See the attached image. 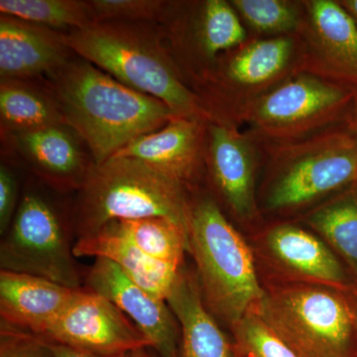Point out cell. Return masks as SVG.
Listing matches in <instances>:
<instances>
[{
	"instance_id": "d4e9b609",
	"label": "cell",
	"mask_w": 357,
	"mask_h": 357,
	"mask_svg": "<svg viewBox=\"0 0 357 357\" xmlns=\"http://www.w3.org/2000/svg\"><path fill=\"white\" fill-rule=\"evenodd\" d=\"M0 14L60 32L96 22L89 0H1Z\"/></svg>"
},
{
	"instance_id": "2e32d148",
	"label": "cell",
	"mask_w": 357,
	"mask_h": 357,
	"mask_svg": "<svg viewBox=\"0 0 357 357\" xmlns=\"http://www.w3.org/2000/svg\"><path fill=\"white\" fill-rule=\"evenodd\" d=\"M264 246L279 270L294 283L349 291L354 280L344 263L317 234L293 225H276L267 232Z\"/></svg>"
},
{
	"instance_id": "3957f363",
	"label": "cell",
	"mask_w": 357,
	"mask_h": 357,
	"mask_svg": "<svg viewBox=\"0 0 357 357\" xmlns=\"http://www.w3.org/2000/svg\"><path fill=\"white\" fill-rule=\"evenodd\" d=\"M188 236L204 302L231 328L264 296L252 252L210 197L191 201Z\"/></svg>"
},
{
	"instance_id": "9c48e42d",
	"label": "cell",
	"mask_w": 357,
	"mask_h": 357,
	"mask_svg": "<svg viewBox=\"0 0 357 357\" xmlns=\"http://www.w3.org/2000/svg\"><path fill=\"white\" fill-rule=\"evenodd\" d=\"M0 245L1 270L79 289L81 277L64 222L43 197L26 194Z\"/></svg>"
},
{
	"instance_id": "1f68e13d",
	"label": "cell",
	"mask_w": 357,
	"mask_h": 357,
	"mask_svg": "<svg viewBox=\"0 0 357 357\" xmlns=\"http://www.w3.org/2000/svg\"><path fill=\"white\" fill-rule=\"evenodd\" d=\"M347 128L357 139V95L347 119Z\"/></svg>"
},
{
	"instance_id": "d6986e66",
	"label": "cell",
	"mask_w": 357,
	"mask_h": 357,
	"mask_svg": "<svg viewBox=\"0 0 357 357\" xmlns=\"http://www.w3.org/2000/svg\"><path fill=\"white\" fill-rule=\"evenodd\" d=\"M77 290L34 275L1 270V321L40 335L69 305Z\"/></svg>"
},
{
	"instance_id": "5b68a950",
	"label": "cell",
	"mask_w": 357,
	"mask_h": 357,
	"mask_svg": "<svg viewBox=\"0 0 357 357\" xmlns=\"http://www.w3.org/2000/svg\"><path fill=\"white\" fill-rule=\"evenodd\" d=\"M255 311L302 357L356 356V312L349 291L293 282L265 289Z\"/></svg>"
},
{
	"instance_id": "cb8c5ba5",
	"label": "cell",
	"mask_w": 357,
	"mask_h": 357,
	"mask_svg": "<svg viewBox=\"0 0 357 357\" xmlns=\"http://www.w3.org/2000/svg\"><path fill=\"white\" fill-rule=\"evenodd\" d=\"M109 225L149 257L182 267L189 250L188 227L171 218L152 217L114 220Z\"/></svg>"
},
{
	"instance_id": "5bb4252c",
	"label": "cell",
	"mask_w": 357,
	"mask_h": 357,
	"mask_svg": "<svg viewBox=\"0 0 357 357\" xmlns=\"http://www.w3.org/2000/svg\"><path fill=\"white\" fill-rule=\"evenodd\" d=\"M208 122L174 116L163 128L141 136L114 156L138 160L188 187L206 168Z\"/></svg>"
},
{
	"instance_id": "277c9868",
	"label": "cell",
	"mask_w": 357,
	"mask_h": 357,
	"mask_svg": "<svg viewBox=\"0 0 357 357\" xmlns=\"http://www.w3.org/2000/svg\"><path fill=\"white\" fill-rule=\"evenodd\" d=\"M187 185L153 167L112 157L91 168L79 189L75 222L79 237L114 220L163 217L188 227L191 201Z\"/></svg>"
},
{
	"instance_id": "ffe728a7",
	"label": "cell",
	"mask_w": 357,
	"mask_h": 357,
	"mask_svg": "<svg viewBox=\"0 0 357 357\" xmlns=\"http://www.w3.org/2000/svg\"><path fill=\"white\" fill-rule=\"evenodd\" d=\"M166 301L180 326L181 357H241L206 306L197 275L182 267Z\"/></svg>"
},
{
	"instance_id": "ba28073f",
	"label": "cell",
	"mask_w": 357,
	"mask_h": 357,
	"mask_svg": "<svg viewBox=\"0 0 357 357\" xmlns=\"http://www.w3.org/2000/svg\"><path fill=\"white\" fill-rule=\"evenodd\" d=\"M157 24L185 83L195 86L220 54L239 48L248 38L241 17L225 0L170 1Z\"/></svg>"
},
{
	"instance_id": "4dcf8cb0",
	"label": "cell",
	"mask_w": 357,
	"mask_h": 357,
	"mask_svg": "<svg viewBox=\"0 0 357 357\" xmlns=\"http://www.w3.org/2000/svg\"><path fill=\"white\" fill-rule=\"evenodd\" d=\"M51 351L53 352L54 357H126L128 354L123 356H105L100 354H91V352L82 351V349H74V347H68V345L55 344L50 342Z\"/></svg>"
},
{
	"instance_id": "4fadbf2b",
	"label": "cell",
	"mask_w": 357,
	"mask_h": 357,
	"mask_svg": "<svg viewBox=\"0 0 357 357\" xmlns=\"http://www.w3.org/2000/svg\"><path fill=\"white\" fill-rule=\"evenodd\" d=\"M307 72L357 91V24L338 1L304 2Z\"/></svg>"
},
{
	"instance_id": "d6a6232c",
	"label": "cell",
	"mask_w": 357,
	"mask_h": 357,
	"mask_svg": "<svg viewBox=\"0 0 357 357\" xmlns=\"http://www.w3.org/2000/svg\"><path fill=\"white\" fill-rule=\"evenodd\" d=\"M338 2L344 7L347 13L351 14L357 24V0H342Z\"/></svg>"
},
{
	"instance_id": "ac0fdd59",
	"label": "cell",
	"mask_w": 357,
	"mask_h": 357,
	"mask_svg": "<svg viewBox=\"0 0 357 357\" xmlns=\"http://www.w3.org/2000/svg\"><path fill=\"white\" fill-rule=\"evenodd\" d=\"M74 56L63 32L0 16V79H43Z\"/></svg>"
},
{
	"instance_id": "7a4b0ae2",
	"label": "cell",
	"mask_w": 357,
	"mask_h": 357,
	"mask_svg": "<svg viewBox=\"0 0 357 357\" xmlns=\"http://www.w3.org/2000/svg\"><path fill=\"white\" fill-rule=\"evenodd\" d=\"M63 35L75 55L129 88L161 100L176 116L213 121L185 83L157 23L96 21Z\"/></svg>"
},
{
	"instance_id": "f546056e",
	"label": "cell",
	"mask_w": 357,
	"mask_h": 357,
	"mask_svg": "<svg viewBox=\"0 0 357 357\" xmlns=\"http://www.w3.org/2000/svg\"><path fill=\"white\" fill-rule=\"evenodd\" d=\"M17 182L11 170L0 166V234L3 236L15 215L17 201Z\"/></svg>"
},
{
	"instance_id": "8d00e7d4",
	"label": "cell",
	"mask_w": 357,
	"mask_h": 357,
	"mask_svg": "<svg viewBox=\"0 0 357 357\" xmlns=\"http://www.w3.org/2000/svg\"><path fill=\"white\" fill-rule=\"evenodd\" d=\"M354 357H357L356 356H354Z\"/></svg>"
},
{
	"instance_id": "9a60e30c",
	"label": "cell",
	"mask_w": 357,
	"mask_h": 357,
	"mask_svg": "<svg viewBox=\"0 0 357 357\" xmlns=\"http://www.w3.org/2000/svg\"><path fill=\"white\" fill-rule=\"evenodd\" d=\"M256 159L251 140L229 122H208L206 169L223 201L241 218L256 213Z\"/></svg>"
},
{
	"instance_id": "f1b7e54d",
	"label": "cell",
	"mask_w": 357,
	"mask_h": 357,
	"mask_svg": "<svg viewBox=\"0 0 357 357\" xmlns=\"http://www.w3.org/2000/svg\"><path fill=\"white\" fill-rule=\"evenodd\" d=\"M0 357L54 356L48 340L1 321Z\"/></svg>"
},
{
	"instance_id": "e575fe53",
	"label": "cell",
	"mask_w": 357,
	"mask_h": 357,
	"mask_svg": "<svg viewBox=\"0 0 357 357\" xmlns=\"http://www.w3.org/2000/svg\"><path fill=\"white\" fill-rule=\"evenodd\" d=\"M126 357H150L148 356L146 351L145 349H137V351H134L129 352Z\"/></svg>"
},
{
	"instance_id": "e0dca14e",
	"label": "cell",
	"mask_w": 357,
	"mask_h": 357,
	"mask_svg": "<svg viewBox=\"0 0 357 357\" xmlns=\"http://www.w3.org/2000/svg\"><path fill=\"white\" fill-rule=\"evenodd\" d=\"M7 136L33 170L60 190L79 191L96 165L84 141L68 126H49Z\"/></svg>"
},
{
	"instance_id": "8992f818",
	"label": "cell",
	"mask_w": 357,
	"mask_h": 357,
	"mask_svg": "<svg viewBox=\"0 0 357 357\" xmlns=\"http://www.w3.org/2000/svg\"><path fill=\"white\" fill-rule=\"evenodd\" d=\"M356 95L344 84L301 72L252 98L239 114L255 136L280 146L347 121Z\"/></svg>"
},
{
	"instance_id": "7402d4cb",
	"label": "cell",
	"mask_w": 357,
	"mask_h": 357,
	"mask_svg": "<svg viewBox=\"0 0 357 357\" xmlns=\"http://www.w3.org/2000/svg\"><path fill=\"white\" fill-rule=\"evenodd\" d=\"M36 81H0L2 133L8 135L49 126H67L50 89L45 83L40 86Z\"/></svg>"
},
{
	"instance_id": "603a6c76",
	"label": "cell",
	"mask_w": 357,
	"mask_h": 357,
	"mask_svg": "<svg viewBox=\"0 0 357 357\" xmlns=\"http://www.w3.org/2000/svg\"><path fill=\"white\" fill-rule=\"evenodd\" d=\"M305 222L344 263L357 282V192L354 187L312 211Z\"/></svg>"
},
{
	"instance_id": "8fae6325",
	"label": "cell",
	"mask_w": 357,
	"mask_h": 357,
	"mask_svg": "<svg viewBox=\"0 0 357 357\" xmlns=\"http://www.w3.org/2000/svg\"><path fill=\"white\" fill-rule=\"evenodd\" d=\"M295 50V39L290 35L239 47L220 56L213 69L195 86V93L215 121V112L231 91L263 93L273 88L287 73Z\"/></svg>"
},
{
	"instance_id": "d590c367",
	"label": "cell",
	"mask_w": 357,
	"mask_h": 357,
	"mask_svg": "<svg viewBox=\"0 0 357 357\" xmlns=\"http://www.w3.org/2000/svg\"><path fill=\"white\" fill-rule=\"evenodd\" d=\"M354 189L356 190V192H357V181H356V184H354Z\"/></svg>"
},
{
	"instance_id": "30bf717a",
	"label": "cell",
	"mask_w": 357,
	"mask_h": 357,
	"mask_svg": "<svg viewBox=\"0 0 357 357\" xmlns=\"http://www.w3.org/2000/svg\"><path fill=\"white\" fill-rule=\"evenodd\" d=\"M38 337L105 356L150 347L144 335L112 301L81 289Z\"/></svg>"
},
{
	"instance_id": "836d02e7",
	"label": "cell",
	"mask_w": 357,
	"mask_h": 357,
	"mask_svg": "<svg viewBox=\"0 0 357 357\" xmlns=\"http://www.w3.org/2000/svg\"><path fill=\"white\" fill-rule=\"evenodd\" d=\"M349 294L351 296L352 303H354V312H356V356H357V282L354 283Z\"/></svg>"
},
{
	"instance_id": "4316f807",
	"label": "cell",
	"mask_w": 357,
	"mask_h": 357,
	"mask_svg": "<svg viewBox=\"0 0 357 357\" xmlns=\"http://www.w3.org/2000/svg\"><path fill=\"white\" fill-rule=\"evenodd\" d=\"M241 357H302L281 340L252 310L231 326Z\"/></svg>"
},
{
	"instance_id": "7c38bea8",
	"label": "cell",
	"mask_w": 357,
	"mask_h": 357,
	"mask_svg": "<svg viewBox=\"0 0 357 357\" xmlns=\"http://www.w3.org/2000/svg\"><path fill=\"white\" fill-rule=\"evenodd\" d=\"M86 285L128 314L160 357H181L178 324L167 301L147 292L105 258H96Z\"/></svg>"
},
{
	"instance_id": "44dd1931",
	"label": "cell",
	"mask_w": 357,
	"mask_h": 357,
	"mask_svg": "<svg viewBox=\"0 0 357 357\" xmlns=\"http://www.w3.org/2000/svg\"><path fill=\"white\" fill-rule=\"evenodd\" d=\"M73 248L76 257L93 256L110 260L140 287L165 301L183 267L149 257L109 223L93 234L79 237Z\"/></svg>"
},
{
	"instance_id": "83f0119b",
	"label": "cell",
	"mask_w": 357,
	"mask_h": 357,
	"mask_svg": "<svg viewBox=\"0 0 357 357\" xmlns=\"http://www.w3.org/2000/svg\"><path fill=\"white\" fill-rule=\"evenodd\" d=\"M96 21L158 23L169 1L162 0H89Z\"/></svg>"
},
{
	"instance_id": "52a82bcc",
	"label": "cell",
	"mask_w": 357,
	"mask_h": 357,
	"mask_svg": "<svg viewBox=\"0 0 357 357\" xmlns=\"http://www.w3.org/2000/svg\"><path fill=\"white\" fill-rule=\"evenodd\" d=\"M275 147L278 173L268 192L269 210L300 208L356 183L357 139L347 128Z\"/></svg>"
},
{
	"instance_id": "6da1fadb",
	"label": "cell",
	"mask_w": 357,
	"mask_h": 357,
	"mask_svg": "<svg viewBox=\"0 0 357 357\" xmlns=\"http://www.w3.org/2000/svg\"><path fill=\"white\" fill-rule=\"evenodd\" d=\"M42 79L96 165L176 116L161 100L129 88L77 55Z\"/></svg>"
},
{
	"instance_id": "484cf974",
	"label": "cell",
	"mask_w": 357,
	"mask_h": 357,
	"mask_svg": "<svg viewBox=\"0 0 357 357\" xmlns=\"http://www.w3.org/2000/svg\"><path fill=\"white\" fill-rule=\"evenodd\" d=\"M239 17L259 34H289L302 28L304 16L298 4L285 0H231Z\"/></svg>"
}]
</instances>
